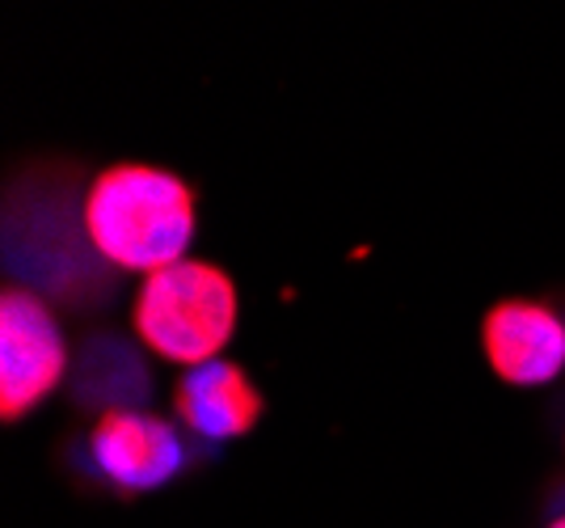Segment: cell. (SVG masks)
<instances>
[{"label": "cell", "mask_w": 565, "mask_h": 528, "mask_svg": "<svg viewBox=\"0 0 565 528\" xmlns=\"http://www.w3.org/2000/svg\"><path fill=\"white\" fill-rule=\"evenodd\" d=\"M81 169L25 166L4 191V271L18 288L64 309H102L115 296V271L85 233Z\"/></svg>", "instance_id": "1"}, {"label": "cell", "mask_w": 565, "mask_h": 528, "mask_svg": "<svg viewBox=\"0 0 565 528\" xmlns=\"http://www.w3.org/2000/svg\"><path fill=\"white\" fill-rule=\"evenodd\" d=\"M85 233L115 275H157L186 263L199 233V199L186 178L140 161H122L89 178Z\"/></svg>", "instance_id": "2"}, {"label": "cell", "mask_w": 565, "mask_h": 528, "mask_svg": "<svg viewBox=\"0 0 565 528\" xmlns=\"http://www.w3.org/2000/svg\"><path fill=\"white\" fill-rule=\"evenodd\" d=\"M236 313L233 275L203 258H186L143 279L131 305V326L143 351L199 368L220 360V351L233 342Z\"/></svg>", "instance_id": "3"}, {"label": "cell", "mask_w": 565, "mask_h": 528, "mask_svg": "<svg viewBox=\"0 0 565 528\" xmlns=\"http://www.w3.org/2000/svg\"><path fill=\"white\" fill-rule=\"evenodd\" d=\"M0 414L18 423L64 384L68 342L43 296L9 284L0 296Z\"/></svg>", "instance_id": "4"}, {"label": "cell", "mask_w": 565, "mask_h": 528, "mask_svg": "<svg viewBox=\"0 0 565 528\" xmlns=\"http://www.w3.org/2000/svg\"><path fill=\"white\" fill-rule=\"evenodd\" d=\"M85 453L97 478L127 495L161 490L190 465V448L178 427L148 410L102 414L85 435Z\"/></svg>", "instance_id": "5"}, {"label": "cell", "mask_w": 565, "mask_h": 528, "mask_svg": "<svg viewBox=\"0 0 565 528\" xmlns=\"http://www.w3.org/2000/svg\"><path fill=\"white\" fill-rule=\"evenodd\" d=\"M481 351L498 381L515 389L553 384L565 372V317L541 300H498L481 317Z\"/></svg>", "instance_id": "6"}, {"label": "cell", "mask_w": 565, "mask_h": 528, "mask_svg": "<svg viewBox=\"0 0 565 528\" xmlns=\"http://www.w3.org/2000/svg\"><path fill=\"white\" fill-rule=\"evenodd\" d=\"M173 414L194 435L224 444V440H241L258 427L266 414V398L258 393V384L245 377L241 363L220 356V360L182 372V381L173 384Z\"/></svg>", "instance_id": "7"}, {"label": "cell", "mask_w": 565, "mask_h": 528, "mask_svg": "<svg viewBox=\"0 0 565 528\" xmlns=\"http://www.w3.org/2000/svg\"><path fill=\"white\" fill-rule=\"evenodd\" d=\"M68 393L76 406L94 410L97 419L110 410H140L152 398V372L136 342L115 330H97L81 342L72 360Z\"/></svg>", "instance_id": "8"}, {"label": "cell", "mask_w": 565, "mask_h": 528, "mask_svg": "<svg viewBox=\"0 0 565 528\" xmlns=\"http://www.w3.org/2000/svg\"><path fill=\"white\" fill-rule=\"evenodd\" d=\"M548 528H565V511H553V520H548Z\"/></svg>", "instance_id": "9"}]
</instances>
